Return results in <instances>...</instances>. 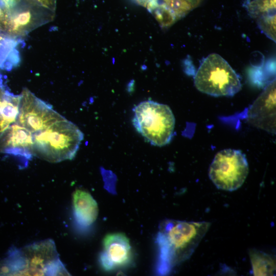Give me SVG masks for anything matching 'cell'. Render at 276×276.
Instances as JSON below:
<instances>
[{"label": "cell", "mask_w": 276, "mask_h": 276, "mask_svg": "<svg viewBox=\"0 0 276 276\" xmlns=\"http://www.w3.org/2000/svg\"><path fill=\"white\" fill-rule=\"evenodd\" d=\"M2 38L1 37H0V51H1V49H2V47L3 46V43L2 42V41H1L2 40Z\"/></svg>", "instance_id": "d6986e66"}, {"label": "cell", "mask_w": 276, "mask_h": 276, "mask_svg": "<svg viewBox=\"0 0 276 276\" xmlns=\"http://www.w3.org/2000/svg\"><path fill=\"white\" fill-rule=\"evenodd\" d=\"M194 82L199 91L214 97H232L242 88L239 75L216 53L210 54L202 60Z\"/></svg>", "instance_id": "5b68a950"}, {"label": "cell", "mask_w": 276, "mask_h": 276, "mask_svg": "<svg viewBox=\"0 0 276 276\" xmlns=\"http://www.w3.org/2000/svg\"><path fill=\"white\" fill-rule=\"evenodd\" d=\"M41 6L54 11L56 7V0H32Z\"/></svg>", "instance_id": "e0dca14e"}, {"label": "cell", "mask_w": 276, "mask_h": 276, "mask_svg": "<svg viewBox=\"0 0 276 276\" xmlns=\"http://www.w3.org/2000/svg\"><path fill=\"white\" fill-rule=\"evenodd\" d=\"M20 96L17 122L33 133L65 119L28 89H23Z\"/></svg>", "instance_id": "52a82bcc"}, {"label": "cell", "mask_w": 276, "mask_h": 276, "mask_svg": "<svg viewBox=\"0 0 276 276\" xmlns=\"http://www.w3.org/2000/svg\"><path fill=\"white\" fill-rule=\"evenodd\" d=\"M247 121L252 126L275 133V80L268 84L249 107Z\"/></svg>", "instance_id": "ba28073f"}, {"label": "cell", "mask_w": 276, "mask_h": 276, "mask_svg": "<svg viewBox=\"0 0 276 276\" xmlns=\"http://www.w3.org/2000/svg\"><path fill=\"white\" fill-rule=\"evenodd\" d=\"M140 4L145 6L150 11L165 8L170 4L177 1H183L191 4L194 8L198 6L202 0H135Z\"/></svg>", "instance_id": "2e32d148"}, {"label": "cell", "mask_w": 276, "mask_h": 276, "mask_svg": "<svg viewBox=\"0 0 276 276\" xmlns=\"http://www.w3.org/2000/svg\"><path fill=\"white\" fill-rule=\"evenodd\" d=\"M40 5L35 2L32 3L31 6L22 5L9 18L6 27L8 32L14 36L23 37L37 27L52 20L54 16L51 12L37 8Z\"/></svg>", "instance_id": "8fae6325"}, {"label": "cell", "mask_w": 276, "mask_h": 276, "mask_svg": "<svg viewBox=\"0 0 276 276\" xmlns=\"http://www.w3.org/2000/svg\"><path fill=\"white\" fill-rule=\"evenodd\" d=\"M250 16L257 24L275 20V0H253L246 5Z\"/></svg>", "instance_id": "9a60e30c"}, {"label": "cell", "mask_w": 276, "mask_h": 276, "mask_svg": "<svg viewBox=\"0 0 276 276\" xmlns=\"http://www.w3.org/2000/svg\"><path fill=\"white\" fill-rule=\"evenodd\" d=\"M1 135L0 150L17 157L26 167L33 156V133L18 123L10 125Z\"/></svg>", "instance_id": "9c48e42d"}, {"label": "cell", "mask_w": 276, "mask_h": 276, "mask_svg": "<svg viewBox=\"0 0 276 276\" xmlns=\"http://www.w3.org/2000/svg\"><path fill=\"white\" fill-rule=\"evenodd\" d=\"M70 275L60 261L55 244L45 239L20 248L13 247L0 261V275Z\"/></svg>", "instance_id": "7a4b0ae2"}, {"label": "cell", "mask_w": 276, "mask_h": 276, "mask_svg": "<svg viewBox=\"0 0 276 276\" xmlns=\"http://www.w3.org/2000/svg\"><path fill=\"white\" fill-rule=\"evenodd\" d=\"M133 111V126L147 142L158 147L170 143L174 135L175 119L167 105L145 101L135 106Z\"/></svg>", "instance_id": "277c9868"}, {"label": "cell", "mask_w": 276, "mask_h": 276, "mask_svg": "<svg viewBox=\"0 0 276 276\" xmlns=\"http://www.w3.org/2000/svg\"><path fill=\"white\" fill-rule=\"evenodd\" d=\"M209 222L165 219L159 224L156 237L159 258L157 270L166 274L189 259L209 229Z\"/></svg>", "instance_id": "6da1fadb"}, {"label": "cell", "mask_w": 276, "mask_h": 276, "mask_svg": "<svg viewBox=\"0 0 276 276\" xmlns=\"http://www.w3.org/2000/svg\"><path fill=\"white\" fill-rule=\"evenodd\" d=\"M33 156L50 163L72 159L84 135L73 123L65 119L33 133Z\"/></svg>", "instance_id": "3957f363"}, {"label": "cell", "mask_w": 276, "mask_h": 276, "mask_svg": "<svg viewBox=\"0 0 276 276\" xmlns=\"http://www.w3.org/2000/svg\"><path fill=\"white\" fill-rule=\"evenodd\" d=\"M249 256L254 275H273L275 259L273 256L255 248L249 250Z\"/></svg>", "instance_id": "5bb4252c"}, {"label": "cell", "mask_w": 276, "mask_h": 276, "mask_svg": "<svg viewBox=\"0 0 276 276\" xmlns=\"http://www.w3.org/2000/svg\"><path fill=\"white\" fill-rule=\"evenodd\" d=\"M73 215L77 225L85 228L97 219L99 209L97 202L87 191L77 189L73 193Z\"/></svg>", "instance_id": "7c38bea8"}, {"label": "cell", "mask_w": 276, "mask_h": 276, "mask_svg": "<svg viewBox=\"0 0 276 276\" xmlns=\"http://www.w3.org/2000/svg\"><path fill=\"white\" fill-rule=\"evenodd\" d=\"M21 96L5 94L0 98V134L17 122Z\"/></svg>", "instance_id": "4fadbf2b"}, {"label": "cell", "mask_w": 276, "mask_h": 276, "mask_svg": "<svg viewBox=\"0 0 276 276\" xmlns=\"http://www.w3.org/2000/svg\"><path fill=\"white\" fill-rule=\"evenodd\" d=\"M9 18L6 11L3 10L2 6H0V24H2L5 28L7 26Z\"/></svg>", "instance_id": "ac0fdd59"}, {"label": "cell", "mask_w": 276, "mask_h": 276, "mask_svg": "<svg viewBox=\"0 0 276 276\" xmlns=\"http://www.w3.org/2000/svg\"><path fill=\"white\" fill-rule=\"evenodd\" d=\"M249 172L245 155L240 150L225 149L216 153L210 166V179L219 190L234 191L244 183Z\"/></svg>", "instance_id": "8992f818"}, {"label": "cell", "mask_w": 276, "mask_h": 276, "mask_svg": "<svg viewBox=\"0 0 276 276\" xmlns=\"http://www.w3.org/2000/svg\"><path fill=\"white\" fill-rule=\"evenodd\" d=\"M132 257L129 239L124 233L106 235L103 240V250L99 257L102 267L106 271L127 265Z\"/></svg>", "instance_id": "30bf717a"}]
</instances>
